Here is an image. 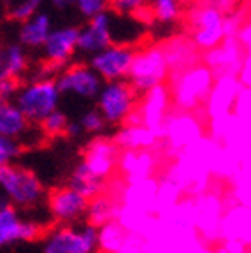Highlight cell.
Segmentation results:
<instances>
[{
	"mask_svg": "<svg viewBox=\"0 0 251 253\" xmlns=\"http://www.w3.org/2000/svg\"><path fill=\"white\" fill-rule=\"evenodd\" d=\"M214 79V72L206 63L200 62L170 76V86L167 90L177 111L192 113L197 107L206 104Z\"/></svg>",
	"mask_w": 251,
	"mask_h": 253,
	"instance_id": "obj_1",
	"label": "cell"
},
{
	"mask_svg": "<svg viewBox=\"0 0 251 253\" xmlns=\"http://www.w3.org/2000/svg\"><path fill=\"white\" fill-rule=\"evenodd\" d=\"M0 192L18 211L39 206L46 194L39 176L34 170L16 164L0 167Z\"/></svg>",
	"mask_w": 251,
	"mask_h": 253,
	"instance_id": "obj_2",
	"label": "cell"
},
{
	"mask_svg": "<svg viewBox=\"0 0 251 253\" xmlns=\"http://www.w3.org/2000/svg\"><path fill=\"white\" fill-rule=\"evenodd\" d=\"M60 95L53 78H39L27 84H20L14 95L16 107L30 125H39L47 115L58 109Z\"/></svg>",
	"mask_w": 251,
	"mask_h": 253,
	"instance_id": "obj_3",
	"label": "cell"
},
{
	"mask_svg": "<svg viewBox=\"0 0 251 253\" xmlns=\"http://www.w3.org/2000/svg\"><path fill=\"white\" fill-rule=\"evenodd\" d=\"M139 91L126 81H109L104 83L97 95V111L107 125H120L125 123L135 106H137Z\"/></svg>",
	"mask_w": 251,
	"mask_h": 253,
	"instance_id": "obj_4",
	"label": "cell"
},
{
	"mask_svg": "<svg viewBox=\"0 0 251 253\" xmlns=\"http://www.w3.org/2000/svg\"><path fill=\"white\" fill-rule=\"evenodd\" d=\"M169 78V67L165 62L162 46H148L135 51L128 71V81L137 91H148L160 86Z\"/></svg>",
	"mask_w": 251,
	"mask_h": 253,
	"instance_id": "obj_5",
	"label": "cell"
},
{
	"mask_svg": "<svg viewBox=\"0 0 251 253\" xmlns=\"http://www.w3.org/2000/svg\"><path fill=\"white\" fill-rule=\"evenodd\" d=\"M204 137V126L192 113L167 115L160 139H165L169 155H179Z\"/></svg>",
	"mask_w": 251,
	"mask_h": 253,
	"instance_id": "obj_6",
	"label": "cell"
},
{
	"mask_svg": "<svg viewBox=\"0 0 251 253\" xmlns=\"http://www.w3.org/2000/svg\"><path fill=\"white\" fill-rule=\"evenodd\" d=\"M97 250V229L84 225L83 229L58 227L47 234L42 253H95Z\"/></svg>",
	"mask_w": 251,
	"mask_h": 253,
	"instance_id": "obj_7",
	"label": "cell"
},
{
	"mask_svg": "<svg viewBox=\"0 0 251 253\" xmlns=\"http://www.w3.org/2000/svg\"><path fill=\"white\" fill-rule=\"evenodd\" d=\"M55 83L60 95H78L81 99L93 100L97 99L104 81L90 65L76 63L63 69L55 79Z\"/></svg>",
	"mask_w": 251,
	"mask_h": 253,
	"instance_id": "obj_8",
	"label": "cell"
},
{
	"mask_svg": "<svg viewBox=\"0 0 251 253\" xmlns=\"http://www.w3.org/2000/svg\"><path fill=\"white\" fill-rule=\"evenodd\" d=\"M135 49L126 44H111L109 47L90 56V67L100 76L102 81H120L128 78Z\"/></svg>",
	"mask_w": 251,
	"mask_h": 253,
	"instance_id": "obj_9",
	"label": "cell"
},
{
	"mask_svg": "<svg viewBox=\"0 0 251 253\" xmlns=\"http://www.w3.org/2000/svg\"><path fill=\"white\" fill-rule=\"evenodd\" d=\"M223 211V201L220 195L204 192L195 197V230L208 246L220 241V223Z\"/></svg>",
	"mask_w": 251,
	"mask_h": 253,
	"instance_id": "obj_10",
	"label": "cell"
},
{
	"mask_svg": "<svg viewBox=\"0 0 251 253\" xmlns=\"http://www.w3.org/2000/svg\"><path fill=\"white\" fill-rule=\"evenodd\" d=\"M44 234V227L37 221L25 220L12 206L0 210V248L18 243H30Z\"/></svg>",
	"mask_w": 251,
	"mask_h": 253,
	"instance_id": "obj_11",
	"label": "cell"
},
{
	"mask_svg": "<svg viewBox=\"0 0 251 253\" xmlns=\"http://www.w3.org/2000/svg\"><path fill=\"white\" fill-rule=\"evenodd\" d=\"M113 44V16L109 11L93 16L81 28H78V51L84 55H97Z\"/></svg>",
	"mask_w": 251,
	"mask_h": 253,
	"instance_id": "obj_12",
	"label": "cell"
},
{
	"mask_svg": "<svg viewBox=\"0 0 251 253\" xmlns=\"http://www.w3.org/2000/svg\"><path fill=\"white\" fill-rule=\"evenodd\" d=\"M241 88L243 86H241L236 76H216L214 84L209 91V97L206 99V113H208L211 122L228 118L232 115Z\"/></svg>",
	"mask_w": 251,
	"mask_h": 253,
	"instance_id": "obj_13",
	"label": "cell"
},
{
	"mask_svg": "<svg viewBox=\"0 0 251 253\" xmlns=\"http://www.w3.org/2000/svg\"><path fill=\"white\" fill-rule=\"evenodd\" d=\"M120 157V148L109 137H95L84 148L83 164L93 176L106 181L116 169Z\"/></svg>",
	"mask_w": 251,
	"mask_h": 253,
	"instance_id": "obj_14",
	"label": "cell"
},
{
	"mask_svg": "<svg viewBox=\"0 0 251 253\" xmlns=\"http://www.w3.org/2000/svg\"><path fill=\"white\" fill-rule=\"evenodd\" d=\"M170 95L165 84L155 86L144 93V99L141 102V107H135L141 118V125L151 130L158 139L162 135L165 118H167V109H169Z\"/></svg>",
	"mask_w": 251,
	"mask_h": 253,
	"instance_id": "obj_15",
	"label": "cell"
},
{
	"mask_svg": "<svg viewBox=\"0 0 251 253\" xmlns=\"http://www.w3.org/2000/svg\"><path fill=\"white\" fill-rule=\"evenodd\" d=\"M88 199L79 195L76 190L69 186L55 188L47 197V206L53 220L58 223H72L84 218L88 210Z\"/></svg>",
	"mask_w": 251,
	"mask_h": 253,
	"instance_id": "obj_16",
	"label": "cell"
},
{
	"mask_svg": "<svg viewBox=\"0 0 251 253\" xmlns=\"http://www.w3.org/2000/svg\"><path fill=\"white\" fill-rule=\"evenodd\" d=\"M42 55L51 65H63L78 51V27H60L49 32L42 44Z\"/></svg>",
	"mask_w": 251,
	"mask_h": 253,
	"instance_id": "obj_17",
	"label": "cell"
},
{
	"mask_svg": "<svg viewBox=\"0 0 251 253\" xmlns=\"http://www.w3.org/2000/svg\"><path fill=\"white\" fill-rule=\"evenodd\" d=\"M220 241H241L250 248L251 243V211L241 204L223 211L220 223Z\"/></svg>",
	"mask_w": 251,
	"mask_h": 253,
	"instance_id": "obj_18",
	"label": "cell"
},
{
	"mask_svg": "<svg viewBox=\"0 0 251 253\" xmlns=\"http://www.w3.org/2000/svg\"><path fill=\"white\" fill-rule=\"evenodd\" d=\"M116 167L123 174L126 185H130V183H139L148 178H153V170L157 167V158L148 150H125L120 151Z\"/></svg>",
	"mask_w": 251,
	"mask_h": 253,
	"instance_id": "obj_19",
	"label": "cell"
},
{
	"mask_svg": "<svg viewBox=\"0 0 251 253\" xmlns=\"http://www.w3.org/2000/svg\"><path fill=\"white\" fill-rule=\"evenodd\" d=\"M157 192L158 181L155 178H148L144 181L125 185L120 192L118 202L123 206H130L135 210H141L148 214H155L157 210Z\"/></svg>",
	"mask_w": 251,
	"mask_h": 253,
	"instance_id": "obj_20",
	"label": "cell"
},
{
	"mask_svg": "<svg viewBox=\"0 0 251 253\" xmlns=\"http://www.w3.org/2000/svg\"><path fill=\"white\" fill-rule=\"evenodd\" d=\"M241 63H243V51H241L239 44L234 41V37H228L218 47L211 49L206 56V65L214 72V76L216 71H218V76H237Z\"/></svg>",
	"mask_w": 251,
	"mask_h": 253,
	"instance_id": "obj_21",
	"label": "cell"
},
{
	"mask_svg": "<svg viewBox=\"0 0 251 253\" xmlns=\"http://www.w3.org/2000/svg\"><path fill=\"white\" fill-rule=\"evenodd\" d=\"M162 49H164L165 62H167V67H169V74H177V72L199 63L197 47L186 37L170 39L169 42L162 44Z\"/></svg>",
	"mask_w": 251,
	"mask_h": 253,
	"instance_id": "obj_22",
	"label": "cell"
},
{
	"mask_svg": "<svg viewBox=\"0 0 251 253\" xmlns=\"http://www.w3.org/2000/svg\"><path fill=\"white\" fill-rule=\"evenodd\" d=\"M51 30V16L47 12L39 11L37 14H34L32 18L21 23L20 32H18V42L25 49H41Z\"/></svg>",
	"mask_w": 251,
	"mask_h": 253,
	"instance_id": "obj_23",
	"label": "cell"
},
{
	"mask_svg": "<svg viewBox=\"0 0 251 253\" xmlns=\"http://www.w3.org/2000/svg\"><path fill=\"white\" fill-rule=\"evenodd\" d=\"M28 55L27 49L20 42L5 44L0 47V81L2 79H16L20 81L21 76L27 72Z\"/></svg>",
	"mask_w": 251,
	"mask_h": 253,
	"instance_id": "obj_24",
	"label": "cell"
},
{
	"mask_svg": "<svg viewBox=\"0 0 251 253\" xmlns=\"http://www.w3.org/2000/svg\"><path fill=\"white\" fill-rule=\"evenodd\" d=\"M113 142L123 151L125 150L149 151L153 146H157L158 137L142 125H135V126L125 125L116 132V135L113 137Z\"/></svg>",
	"mask_w": 251,
	"mask_h": 253,
	"instance_id": "obj_25",
	"label": "cell"
},
{
	"mask_svg": "<svg viewBox=\"0 0 251 253\" xmlns=\"http://www.w3.org/2000/svg\"><path fill=\"white\" fill-rule=\"evenodd\" d=\"M32 125L27 122L21 111L12 102H0V135L20 141L30 132Z\"/></svg>",
	"mask_w": 251,
	"mask_h": 253,
	"instance_id": "obj_26",
	"label": "cell"
},
{
	"mask_svg": "<svg viewBox=\"0 0 251 253\" xmlns=\"http://www.w3.org/2000/svg\"><path fill=\"white\" fill-rule=\"evenodd\" d=\"M118 208L120 202L116 197L113 195L102 194L98 197L91 199L88 202V210H86V221L88 225H91L93 229H100L106 223H111V221H116V216H118Z\"/></svg>",
	"mask_w": 251,
	"mask_h": 253,
	"instance_id": "obj_27",
	"label": "cell"
},
{
	"mask_svg": "<svg viewBox=\"0 0 251 253\" xmlns=\"http://www.w3.org/2000/svg\"><path fill=\"white\" fill-rule=\"evenodd\" d=\"M69 188L76 190L79 195H83L84 199L91 201V199L98 197V195H102L106 192V181L88 170V167L84 166L83 162L78 164L74 170H72L71 178H69Z\"/></svg>",
	"mask_w": 251,
	"mask_h": 253,
	"instance_id": "obj_28",
	"label": "cell"
},
{
	"mask_svg": "<svg viewBox=\"0 0 251 253\" xmlns=\"http://www.w3.org/2000/svg\"><path fill=\"white\" fill-rule=\"evenodd\" d=\"M126 232L118 225V221H111L97 229V248L102 253H118L125 243Z\"/></svg>",
	"mask_w": 251,
	"mask_h": 253,
	"instance_id": "obj_29",
	"label": "cell"
},
{
	"mask_svg": "<svg viewBox=\"0 0 251 253\" xmlns=\"http://www.w3.org/2000/svg\"><path fill=\"white\" fill-rule=\"evenodd\" d=\"M225 39V28L216 27V28H197L193 30L192 42L197 49H214L218 47Z\"/></svg>",
	"mask_w": 251,
	"mask_h": 253,
	"instance_id": "obj_30",
	"label": "cell"
},
{
	"mask_svg": "<svg viewBox=\"0 0 251 253\" xmlns=\"http://www.w3.org/2000/svg\"><path fill=\"white\" fill-rule=\"evenodd\" d=\"M44 0H7V14L14 21H27L41 11Z\"/></svg>",
	"mask_w": 251,
	"mask_h": 253,
	"instance_id": "obj_31",
	"label": "cell"
},
{
	"mask_svg": "<svg viewBox=\"0 0 251 253\" xmlns=\"http://www.w3.org/2000/svg\"><path fill=\"white\" fill-rule=\"evenodd\" d=\"M223 14L220 12V9L214 7V5H206V7H200L197 11H193L192 14V23L193 30L197 28H216V27H223Z\"/></svg>",
	"mask_w": 251,
	"mask_h": 253,
	"instance_id": "obj_32",
	"label": "cell"
},
{
	"mask_svg": "<svg viewBox=\"0 0 251 253\" xmlns=\"http://www.w3.org/2000/svg\"><path fill=\"white\" fill-rule=\"evenodd\" d=\"M67 125H69V118L63 111L56 109L53 111L51 115H47L42 122L39 123V128H41V134L44 137H60V135H65L67 130Z\"/></svg>",
	"mask_w": 251,
	"mask_h": 253,
	"instance_id": "obj_33",
	"label": "cell"
},
{
	"mask_svg": "<svg viewBox=\"0 0 251 253\" xmlns=\"http://www.w3.org/2000/svg\"><path fill=\"white\" fill-rule=\"evenodd\" d=\"M151 14L162 23H172L181 14V2L179 0H153Z\"/></svg>",
	"mask_w": 251,
	"mask_h": 253,
	"instance_id": "obj_34",
	"label": "cell"
},
{
	"mask_svg": "<svg viewBox=\"0 0 251 253\" xmlns=\"http://www.w3.org/2000/svg\"><path fill=\"white\" fill-rule=\"evenodd\" d=\"M109 9L120 16H139L146 12L149 7H146L144 0H109Z\"/></svg>",
	"mask_w": 251,
	"mask_h": 253,
	"instance_id": "obj_35",
	"label": "cell"
},
{
	"mask_svg": "<svg viewBox=\"0 0 251 253\" xmlns=\"http://www.w3.org/2000/svg\"><path fill=\"white\" fill-rule=\"evenodd\" d=\"M21 153H23V146L20 141L0 135V167L14 164V160H18Z\"/></svg>",
	"mask_w": 251,
	"mask_h": 253,
	"instance_id": "obj_36",
	"label": "cell"
},
{
	"mask_svg": "<svg viewBox=\"0 0 251 253\" xmlns=\"http://www.w3.org/2000/svg\"><path fill=\"white\" fill-rule=\"evenodd\" d=\"M78 123H79V126H81V130L88 132V134H98V132H102L107 126V123L104 122V118L100 116V113H98L97 109L86 111Z\"/></svg>",
	"mask_w": 251,
	"mask_h": 253,
	"instance_id": "obj_37",
	"label": "cell"
},
{
	"mask_svg": "<svg viewBox=\"0 0 251 253\" xmlns=\"http://www.w3.org/2000/svg\"><path fill=\"white\" fill-rule=\"evenodd\" d=\"M74 5L84 18H93V16L106 12L109 9V0H74Z\"/></svg>",
	"mask_w": 251,
	"mask_h": 253,
	"instance_id": "obj_38",
	"label": "cell"
},
{
	"mask_svg": "<svg viewBox=\"0 0 251 253\" xmlns=\"http://www.w3.org/2000/svg\"><path fill=\"white\" fill-rule=\"evenodd\" d=\"M118 253H144V245H142V237L137 234H126L125 243L120 248Z\"/></svg>",
	"mask_w": 251,
	"mask_h": 253,
	"instance_id": "obj_39",
	"label": "cell"
},
{
	"mask_svg": "<svg viewBox=\"0 0 251 253\" xmlns=\"http://www.w3.org/2000/svg\"><path fill=\"white\" fill-rule=\"evenodd\" d=\"M234 41L239 44L241 49H246V53H250V46H251V25L250 23H244L241 25L239 28L236 30L234 34Z\"/></svg>",
	"mask_w": 251,
	"mask_h": 253,
	"instance_id": "obj_40",
	"label": "cell"
},
{
	"mask_svg": "<svg viewBox=\"0 0 251 253\" xmlns=\"http://www.w3.org/2000/svg\"><path fill=\"white\" fill-rule=\"evenodd\" d=\"M236 78L241 83V86L250 88V84H251V56H250V53H244L243 63H241V69H239V72H237Z\"/></svg>",
	"mask_w": 251,
	"mask_h": 253,
	"instance_id": "obj_41",
	"label": "cell"
},
{
	"mask_svg": "<svg viewBox=\"0 0 251 253\" xmlns=\"http://www.w3.org/2000/svg\"><path fill=\"white\" fill-rule=\"evenodd\" d=\"M221 246H223V250L227 253H248L250 252V248L241 241H225Z\"/></svg>",
	"mask_w": 251,
	"mask_h": 253,
	"instance_id": "obj_42",
	"label": "cell"
},
{
	"mask_svg": "<svg viewBox=\"0 0 251 253\" xmlns=\"http://www.w3.org/2000/svg\"><path fill=\"white\" fill-rule=\"evenodd\" d=\"M81 134H83V130H81V126H79V123L78 122H69L67 130H65L67 137H79Z\"/></svg>",
	"mask_w": 251,
	"mask_h": 253,
	"instance_id": "obj_43",
	"label": "cell"
},
{
	"mask_svg": "<svg viewBox=\"0 0 251 253\" xmlns=\"http://www.w3.org/2000/svg\"><path fill=\"white\" fill-rule=\"evenodd\" d=\"M51 4L56 9H67L71 7V5H74V0H51Z\"/></svg>",
	"mask_w": 251,
	"mask_h": 253,
	"instance_id": "obj_44",
	"label": "cell"
},
{
	"mask_svg": "<svg viewBox=\"0 0 251 253\" xmlns=\"http://www.w3.org/2000/svg\"><path fill=\"white\" fill-rule=\"evenodd\" d=\"M7 206H11V204H9V201H7V197L0 192V210H4V208H7Z\"/></svg>",
	"mask_w": 251,
	"mask_h": 253,
	"instance_id": "obj_45",
	"label": "cell"
}]
</instances>
